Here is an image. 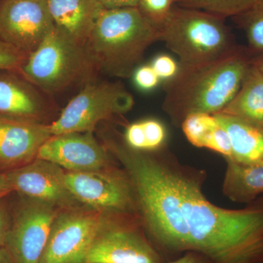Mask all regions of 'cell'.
<instances>
[{"mask_svg":"<svg viewBox=\"0 0 263 263\" xmlns=\"http://www.w3.org/2000/svg\"><path fill=\"white\" fill-rule=\"evenodd\" d=\"M105 146L129 176L143 228L162 257L195 252L212 263H263V195L243 209L218 206L203 193L205 170L181 163L167 145L133 149L115 133Z\"/></svg>","mask_w":263,"mask_h":263,"instance_id":"cell-1","label":"cell"},{"mask_svg":"<svg viewBox=\"0 0 263 263\" xmlns=\"http://www.w3.org/2000/svg\"><path fill=\"white\" fill-rule=\"evenodd\" d=\"M253 53L238 47L226 56L200 65H179L177 74L164 86L162 108L175 127L193 114L220 113L238 92Z\"/></svg>","mask_w":263,"mask_h":263,"instance_id":"cell-2","label":"cell"},{"mask_svg":"<svg viewBox=\"0 0 263 263\" xmlns=\"http://www.w3.org/2000/svg\"><path fill=\"white\" fill-rule=\"evenodd\" d=\"M157 41L160 31L135 7L104 10L86 45L99 72L128 79Z\"/></svg>","mask_w":263,"mask_h":263,"instance_id":"cell-3","label":"cell"},{"mask_svg":"<svg viewBox=\"0 0 263 263\" xmlns=\"http://www.w3.org/2000/svg\"><path fill=\"white\" fill-rule=\"evenodd\" d=\"M99 71L87 45L55 26L22 67L20 73L53 97L95 81Z\"/></svg>","mask_w":263,"mask_h":263,"instance_id":"cell-4","label":"cell"},{"mask_svg":"<svg viewBox=\"0 0 263 263\" xmlns=\"http://www.w3.org/2000/svg\"><path fill=\"white\" fill-rule=\"evenodd\" d=\"M159 31L160 41L178 57L179 65L214 61L238 47L224 18L176 4Z\"/></svg>","mask_w":263,"mask_h":263,"instance_id":"cell-5","label":"cell"},{"mask_svg":"<svg viewBox=\"0 0 263 263\" xmlns=\"http://www.w3.org/2000/svg\"><path fill=\"white\" fill-rule=\"evenodd\" d=\"M134 103V98L122 83L93 81L81 89L48 127L52 136L93 132L99 123L127 114Z\"/></svg>","mask_w":263,"mask_h":263,"instance_id":"cell-6","label":"cell"},{"mask_svg":"<svg viewBox=\"0 0 263 263\" xmlns=\"http://www.w3.org/2000/svg\"><path fill=\"white\" fill-rule=\"evenodd\" d=\"M65 181L77 201L98 212L128 215L138 213L134 188L125 171H66Z\"/></svg>","mask_w":263,"mask_h":263,"instance_id":"cell-7","label":"cell"},{"mask_svg":"<svg viewBox=\"0 0 263 263\" xmlns=\"http://www.w3.org/2000/svg\"><path fill=\"white\" fill-rule=\"evenodd\" d=\"M24 197L12 214L5 247L14 263H40L59 214L50 204Z\"/></svg>","mask_w":263,"mask_h":263,"instance_id":"cell-8","label":"cell"},{"mask_svg":"<svg viewBox=\"0 0 263 263\" xmlns=\"http://www.w3.org/2000/svg\"><path fill=\"white\" fill-rule=\"evenodd\" d=\"M108 220L98 211L58 214L40 263H84L89 247Z\"/></svg>","mask_w":263,"mask_h":263,"instance_id":"cell-9","label":"cell"},{"mask_svg":"<svg viewBox=\"0 0 263 263\" xmlns=\"http://www.w3.org/2000/svg\"><path fill=\"white\" fill-rule=\"evenodd\" d=\"M54 27L47 0H0V41L28 56Z\"/></svg>","mask_w":263,"mask_h":263,"instance_id":"cell-10","label":"cell"},{"mask_svg":"<svg viewBox=\"0 0 263 263\" xmlns=\"http://www.w3.org/2000/svg\"><path fill=\"white\" fill-rule=\"evenodd\" d=\"M136 226L108 220L89 247L84 263H164Z\"/></svg>","mask_w":263,"mask_h":263,"instance_id":"cell-11","label":"cell"},{"mask_svg":"<svg viewBox=\"0 0 263 263\" xmlns=\"http://www.w3.org/2000/svg\"><path fill=\"white\" fill-rule=\"evenodd\" d=\"M37 158L70 172L100 171L110 163L108 148L97 141L93 132L53 135L41 147Z\"/></svg>","mask_w":263,"mask_h":263,"instance_id":"cell-12","label":"cell"},{"mask_svg":"<svg viewBox=\"0 0 263 263\" xmlns=\"http://www.w3.org/2000/svg\"><path fill=\"white\" fill-rule=\"evenodd\" d=\"M12 193L53 206H70L76 199L67 188L65 171L60 166L36 158L30 163L5 173Z\"/></svg>","mask_w":263,"mask_h":263,"instance_id":"cell-13","label":"cell"},{"mask_svg":"<svg viewBox=\"0 0 263 263\" xmlns=\"http://www.w3.org/2000/svg\"><path fill=\"white\" fill-rule=\"evenodd\" d=\"M51 136L48 124L0 115V173L35 160L41 147Z\"/></svg>","mask_w":263,"mask_h":263,"instance_id":"cell-14","label":"cell"},{"mask_svg":"<svg viewBox=\"0 0 263 263\" xmlns=\"http://www.w3.org/2000/svg\"><path fill=\"white\" fill-rule=\"evenodd\" d=\"M55 105L53 97L20 72L0 70V115L46 124Z\"/></svg>","mask_w":263,"mask_h":263,"instance_id":"cell-15","label":"cell"},{"mask_svg":"<svg viewBox=\"0 0 263 263\" xmlns=\"http://www.w3.org/2000/svg\"><path fill=\"white\" fill-rule=\"evenodd\" d=\"M55 26L78 42L86 44L105 10L98 0H47Z\"/></svg>","mask_w":263,"mask_h":263,"instance_id":"cell-16","label":"cell"},{"mask_svg":"<svg viewBox=\"0 0 263 263\" xmlns=\"http://www.w3.org/2000/svg\"><path fill=\"white\" fill-rule=\"evenodd\" d=\"M214 115L229 135L230 159L239 163L263 165V128L226 114Z\"/></svg>","mask_w":263,"mask_h":263,"instance_id":"cell-17","label":"cell"},{"mask_svg":"<svg viewBox=\"0 0 263 263\" xmlns=\"http://www.w3.org/2000/svg\"><path fill=\"white\" fill-rule=\"evenodd\" d=\"M223 195L231 201L249 204L263 195V165L239 163L224 158Z\"/></svg>","mask_w":263,"mask_h":263,"instance_id":"cell-18","label":"cell"},{"mask_svg":"<svg viewBox=\"0 0 263 263\" xmlns=\"http://www.w3.org/2000/svg\"><path fill=\"white\" fill-rule=\"evenodd\" d=\"M220 113L263 128V76L253 64L238 92Z\"/></svg>","mask_w":263,"mask_h":263,"instance_id":"cell-19","label":"cell"},{"mask_svg":"<svg viewBox=\"0 0 263 263\" xmlns=\"http://www.w3.org/2000/svg\"><path fill=\"white\" fill-rule=\"evenodd\" d=\"M233 18L245 32L249 51L253 55L263 53V0H257L249 9Z\"/></svg>","mask_w":263,"mask_h":263,"instance_id":"cell-20","label":"cell"},{"mask_svg":"<svg viewBox=\"0 0 263 263\" xmlns=\"http://www.w3.org/2000/svg\"><path fill=\"white\" fill-rule=\"evenodd\" d=\"M219 125L214 114L198 113L188 116L180 128L193 146L207 148Z\"/></svg>","mask_w":263,"mask_h":263,"instance_id":"cell-21","label":"cell"},{"mask_svg":"<svg viewBox=\"0 0 263 263\" xmlns=\"http://www.w3.org/2000/svg\"><path fill=\"white\" fill-rule=\"evenodd\" d=\"M257 0H174L178 6L202 10L226 19L237 16Z\"/></svg>","mask_w":263,"mask_h":263,"instance_id":"cell-22","label":"cell"},{"mask_svg":"<svg viewBox=\"0 0 263 263\" xmlns=\"http://www.w3.org/2000/svg\"><path fill=\"white\" fill-rule=\"evenodd\" d=\"M174 0H139L138 7L141 14L159 29L171 13Z\"/></svg>","mask_w":263,"mask_h":263,"instance_id":"cell-23","label":"cell"},{"mask_svg":"<svg viewBox=\"0 0 263 263\" xmlns=\"http://www.w3.org/2000/svg\"><path fill=\"white\" fill-rule=\"evenodd\" d=\"M141 124L146 140V151L158 150L167 145V130L160 121L147 119L141 121Z\"/></svg>","mask_w":263,"mask_h":263,"instance_id":"cell-24","label":"cell"},{"mask_svg":"<svg viewBox=\"0 0 263 263\" xmlns=\"http://www.w3.org/2000/svg\"><path fill=\"white\" fill-rule=\"evenodd\" d=\"M28 57L14 46L0 41V70L20 72Z\"/></svg>","mask_w":263,"mask_h":263,"instance_id":"cell-25","label":"cell"},{"mask_svg":"<svg viewBox=\"0 0 263 263\" xmlns=\"http://www.w3.org/2000/svg\"><path fill=\"white\" fill-rule=\"evenodd\" d=\"M161 81H167L177 74L179 69V62L167 54L158 55L151 64Z\"/></svg>","mask_w":263,"mask_h":263,"instance_id":"cell-26","label":"cell"},{"mask_svg":"<svg viewBox=\"0 0 263 263\" xmlns=\"http://www.w3.org/2000/svg\"><path fill=\"white\" fill-rule=\"evenodd\" d=\"M133 77L137 87L143 91H151L155 89L161 81L151 65L137 67L133 72Z\"/></svg>","mask_w":263,"mask_h":263,"instance_id":"cell-27","label":"cell"},{"mask_svg":"<svg viewBox=\"0 0 263 263\" xmlns=\"http://www.w3.org/2000/svg\"><path fill=\"white\" fill-rule=\"evenodd\" d=\"M207 148L216 153L220 154L224 158L231 157L232 147L230 136L226 128L223 127L220 123L214 132Z\"/></svg>","mask_w":263,"mask_h":263,"instance_id":"cell-28","label":"cell"},{"mask_svg":"<svg viewBox=\"0 0 263 263\" xmlns=\"http://www.w3.org/2000/svg\"><path fill=\"white\" fill-rule=\"evenodd\" d=\"M5 197L0 198V248L5 247L12 222V214L5 201Z\"/></svg>","mask_w":263,"mask_h":263,"instance_id":"cell-29","label":"cell"},{"mask_svg":"<svg viewBox=\"0 0 263 263\" xmlns=\"http://www.w3.org/2000/svg\"><path fill=\"white\" fill-rule=\"evenodd\" d=\"M105 9L135 8L138 7L139 0H98Z\"/></svg>","mask_w":263,"mask_h":263,"instance_id":"cell-30","label":"cell"},{"mask_svg":"<svg viewBox=\"0 0 263 263\" xmlns=\"http://www.w3.org/2000/svg\"><path fill=\"white\" fill-rule=\"evenodd\" d=\"M166 263V262H164ZM167 263H212L201 254L195 252H186L181 257Z\"/></svg>","mask_w":263,"mask_h":263,"instance_id":"cell-31","label":"cell"},{"mask_svg":"<svg viewBox=\"0 0 263 263\" xmlns=\"http://www.w3.org/2000/svg\"><path fill=\"white\" fill-rule=\"evenodd\" d=\"M11 193L6 176L5 174L0 173V198L7 196L8 194Z\"/></svg>","mask_w":263,"mask_h":263,"instance_id":"cell-32","label":"cell"},{"mask_svg":"<svg viewBox=\"0 0 263 263\" xmlns=\"http://www.w3.org/2000/svg\"><path fill=\"white\" fill-rule=\"evenodd\" d=\"M0 263H14L9 252L5 247L0 248Z\"/></svg>","mask_w":263,"mask_h":263,"instance_id":"cell-33","label":"cell"},{"mask_svg":"<svg viewBox=\"0 0 263 263\" xmlns=\"http://www.w3.org/2000/svg\"><path fill=\"white\" fill-rule=\"evenodd\" d=\"M252 64L258 69L259 72L263 76V53L254 55L253 59H252Z\"/></svg>","mask_w":263,"mask_h":263,"instance_id":"cell-34","label":"cell"}]
</instances>
